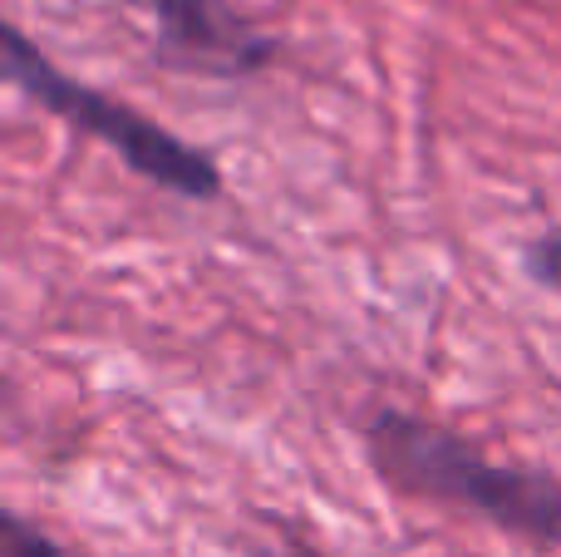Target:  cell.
Instances as JSON below:
<instances>
[{"label":"cell","mask_w":561,"mask_h":557,"mask_svg":"<svg viewBox=\"0 0 561 557\" xmlns=\"http://www.w3.org/2000/svg\"><path fill=\"white\" fill-rule=\"evenodd\" d=\"M369 459L389 489L513 533L537 548H561V479L542 469L493 464L454 430L404 410H379L369 424Z\"/></svg>","instance_id":"6da1fadb"},{"label":"cell","mask_w":561,"mask_h":557,"mask_svg":"<svg viewBox=\"0 0 561 557\" xmlns=\"http://www.w3.org/2000/svg\"><path fill=\"white\" fill-rule=\"evenodd\" d=\"M5 79L30 94L39 109H49L55 118H65L75 134L94 138V144L114 148L138 178L168 187L178 197H193V203H207V197L222 193V173L217 163L193 148L187 138L168 134L163 124H153L148 114L128 109L124 99L104 94V89L84 84V79L65 75L55 59L39 55V45H30V35H20L15 25L5 30Z\"/></svg>","instance_id":"7a4b0ae2"},{"label":"cell","mask_w":561,"mask_h":557,"mask_svg":"<svg viewBox=\"0 0 561 557\" xmlns=\"http://www.w3.org/2000/svg\"><path fill=\"white\" fill-rule=\"evenodd\" d=\"M158 25V45L207 75H252L272 59V39L247 30L217 0H124Z\"/></svg>","instance_id":"3957f363"},{"label":"cell","mask_w":561,"mask_h":557,"mask_svg":"<svg viewBox=\"0 0 561 557\" xmlns=\"http://www.w3.org/2000/svg\"><path fill=\"white\" fill-rule=\"evenodd\" d=\"M0 557H79V553H69L65 543H55L45 528H35L20 513H5L0 519Z\"/></svg>","instance_id":"277c9868"},{"label":"cell","mask_w":561,"mask_h":557,"mask_svg":"<svg viewBox=\"0 0 561 557\" xmlns=\"http://www.w3.org/2000/svg\"><path fill=\"white\" fill-rule=\"evenodd\" d=\"M523 266H527V276H533L537 286H547V292L561 296V227L542 232L533 247H527V252H523Z\"/></svg>","instance_id":"5b68a950"}]
</instances>
